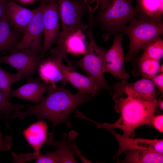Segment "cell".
I'll use <instances>...</instances> for the list:
<instances>
[{"instance_id":"obj_32","label":"cell","mask_w":163,"mask_h":163,"mask_svg":"<svg viewBox=\"0 0 163 163\" xmlns=\"http://www.w3.org/2000/svg\"><path fill=\"white\" fill-rule=\"evenodd\" d=\"M10 0H0V21L5 14V10Z\"/></svg>"},{"instance_id":"obj_18","label":"cell","mask_w":163,"mask_h":163,"mask_svg":"<svg viewBox=\"0 0 163 163\" xmlns=\"http://www.w3.org/2000/svg\"><path fill=\"white\" fill-rule=\"evenodd\" d=\"M125 163H158L163 162V154L147 150L133 149L125 152Z\"/></svg>"},{"instance_id":"obj_24","label":"cell","mask_w":163,"mask_h":163,"mask_svg":"<svg viewBox=\"0 0 163 163\" xmlns=\"http://www.w3.org/2000/svg\"><path fill=\"white\" fill-rule=\"evenodd\" d=\"M160 61L141 56L139 61L141 72L143 78L149 79L159 73Z\"/></svg>"},{"instance_id":"obj_10","label":"cell","mask_w":163,"mask_h":163,"mask_svg":"<svg viewBox=\"0 0 163 163\" xmlns=\"http://www.w3.org/2000/svg\"><path fill=\"white\" fill-rule=\"evenodd\" d=\"M122 38V34H116L112 45L106 52L104 72L110 73L114 77L126 80L129 76L125 71Z\"/></svg>"},{"instance_id":"obj_23","label":"cell","mask_w":163,"mask_h":163,"mask_svg":"<svg viewBox=\"0 0 163 163\" xmlns=\"http://www.w3.org/2000/svg\"><path fill=\"white\" fill-rule=\"evenodd\" d=\"M141 56L160 61L163 56V40L158 36L148 43L142 48Z\"/></svg>"},{"instance_id":"obj_29","label":"cell","mask_w":163,"mask_h":163,"mask_svg":"<svg viewBox=\"0 0 163 163\" xmlns=\"http://www.w3.org/2000/svg\"><path fill=\"white\" fill-rule=\"evenodd\" d=\"M2 135L0 131V150L6 151L9 149L11 144V138L9 136H6L4 139H2Z\"/></svg>"},{"instance_id":"obj_30","label":"cell","mask_w":163,"mask_h":163,"mask_svg":"<svg viewBox=\"0 0 163 163\" xmlns=\"http://www.w3.org/2000/svg\"><path fill=\"white\" fill-rule=\"evenodd\" d=\"M151 79L157 86L161 93L163 92V73H161L158 75H156L151 77Z\"/></svg>"},{"instance_id":"obj_13","label":"cell","mask_w":163,"mask_h":163,"mask_svg":"<svg viewBox=\"0 0 163 163\" xmlns=\"http://www.w3.org/2000/svg\"><path fill=\"white\" fill-rule=\"evenodd\" d=\"M63 59L55 56L42 59L37 71L39 78L45 83L56 86V82H66V78L61 69V63Z\"/></svg>"},{"instance_id":"obj_37","label":"cell","mask_w":163,"mask_h":163,"mask_svg":"<svg viewBox=\"0 0 163 163\" xmlns=\"http://www.w3.org/2000/svg\"><path fill=\"white\" fill-rule=\"evenodd\" d=\"M3 117L2 116V115H1V114H0V121L1 120V119Z\"/></svg>"},{"instance_id":"obj_2","label":"cell","mask_w":163,"mask_h":163,"mask_svg":"<svg viewBox=\"0 0 163 163\" xmlns=\"http://www.w3.org/2000/svg\"><path fill=\"white\" fill-rule=\"evenodd\" d=\"M47 91L46 96L39 103L35 105L26 104L27 109L26 110L15 111L11 118L19 117L23 120L27 116L33 115L36 116L39 120L42 118L51 121L53 129L58 124L62 123L71 127L67 120L69 115L78 106L89 101L92 96L78 91L73 94L63 86L52 85Z\"/></svg>"},{"instance_id":"obj_27","label":"cell","mask_w":163,"mask_h":163,"mask_svg":"<svg viewBox=\"0 0 163 163\" xmlns=\"http://www.w3.org/2000/svg\"><path fill=\"white\" fill-rule=\"evenodd\" d=\"M35 163H58L59 159L55 152H49L44 155L40 154L36 158Z\"/></svg>"},{"instance_id":"obj_35","label":"cell","mask_w":163,"mask_h":163,"mask_svg":"<svg viewBox=\"0 0 163 163\" xmlns=\"http://www.w3.org/2000/svg\"><path fill=\"white\" fill-rule=\"evenodd\" d=\"M160 72H163V64L160 66L159 73Z\"/></svg>"},{"instance_id":"obj_14","label":"cell","mask_w":163,"mask_h":163,"mask_svg":"<svg viewBox=\"0 0 163 163\" xmlns=\"http://www.w3.org/2000/svg\"><path fill=\"white\" fill-rule=\"evenodd\" d=\"M36 11V9H28L10 0L5 14L12 27L18 33H23L34 16Z\"/></svg>"},{"instance_id":"obj_25","label":"cell","mask_w":163,"mask_h":163,"mask_svg":"<svg viewBox=\"0 0 163 163\" xmlns=\"http://www.w3.org/2000/svg\"><path fill=\"white\" fill-rule=\"evenodd\" d=\"M27 107L26 105L19 104H13L0 91V114L7 120L11 118L10 113L13 111L21 110Z\"/></svg>"},{"instance_id":"obj_15","label":"cell","mask_w":163,"mask_h":163,"mask_svg":"<svg viewBox=\"0 0 163 163\" xmlns=\"http://www.w3.org/2000/svg\"><path fill=\"white\" fill-rule=\"evenodd\" d=\"M61 67L66 82L70 83L81 93L93 96L96 95L102 89L91 78L85 76L75 72L74 68L66 66L62 62L61 63Z\"/></svg>"},{"instance_id":"obj_11","label":"cell","mask_w":163,"mask_h":163,"mask_svg":"<svg viewBox=\"0 0 163 163\" xmlns=\"http://www.w3.org/2000/svg\"><path fill=\"white\" fill-rule=\"evenodd\" d=\"M106 129L114 135L118 142L119 148L116 154L117 157L123 152L133 149H144L163 154L162 139L131 138L116 133L113 129Z\"/></svg>"},{"instance_id":"obj_34","label":"cell","mask_w":163,"mask_h":163,"mask_svg":"<svg viewBox=\"0 0 163 163\" xmlns=\"http://www.w3.org/2000/svg\"><path fill=\"white\" fill-rule=\"evenodd\" d=\"M82 1L85 3L86 4L89 9L91 8V7L89 5L88 3V0H82Z\"/></svg>"},{"instance_id":"obj_12","label":"cell","mask_w":163,"mask_h":163,"mask_svg":"<svg viewBox=\"0 0 163 163\" xmlns=\"http://www.w3.org/2000/svg\"><path fill=\"white\" fill-rule=\"evenodd\" d=\"M27 79L26 83L11 91L10 96L26 100L37 104L44 98V94L52 85L41 82L39 78H34L32 77Z\"/></svg>"},{"instance_id":"obj_22","label":"cell","mask_w":163,"mask_h":163,"mask_svg":"<svg viewBox=\"0 0 163 163\" xmlns=\"http://www.w3.org/2000/svg\"><path fill=\"white\" fill-rule=\"evenodd\" d=\"M24 79L19 72L11 73L3 69L0 66V91L9 99L11 89L13 84L17 81Z\"/></svg>"},{"instance_id":"obj_3","label":"cell","mask_w":163,"mask_h":163,"mask_svg":"<svg viewBox=\"0 0 163 163\" xmlns=\"http://www.w3.org/2000/svg\"><path fill=\"white\" fill-rule=\"evenodd\" d=\"M84 3L78 0H58L61 29L56 46L50 52L52 55L65 59L68 64L71 63L66 54L68 39L76 33L85 31L88 28V25L82 21L87 6Z\"/></svg>"},{"instance_id":"obj_16","label":"cell","mask_w":163,"mask_h":163,"mask_svg":"<svg viewBox=\"0 0 163 163\" xmlns=\"http://www.w3.org/2000/svg\"><path fill=\"white\" fill-rule=\"evenodd\" d=\"M47 122L43 120L30 125L22 132L26 140L34 150V159L40 154L41 149L48 136Z\"/></svg>"},{"instance_id":"obj_7","label":"cell","mask_w":163,"mask_h":163,"mask_svg":"<svg viewBox=\"0 0 163 163\" xmlns=\"http://www.w3.org/2000/svg\"><path fill=\"white\" fill-rule=\"evenodd\" d=\"M42 2L43 42L40 56L41 59L46 51L57 40L60 32L58 0H43Z\"/></svg>"},{"instance_id":"obj_4","label":"cell","mask_w":163,"mask_h":163,"mask_svg":"<svg viewBox=\"0 0 163 163\" xmlns=\"http://www.w3.org/2000/svg\"><path fill=\"white\" fill-rule=\"evenodd\" d=\"M88 36V44L82 58L74 63L83 70L101 87L107 88L104 76V55L106 51L95 43L93 34L94 15H89Z\"/></svg>"},{"instance_id":"obj_33","label":"cell","mask_w":163,"mask_h":163,"mask_svg":"<svg viewBox=\"0 0 163 163\" xmlns=\"http://www.w3.org/2000/svg\"><path fill=\"white\" fill-rule=\"evenodd\" d=\"M159 105L160 106V107L161 110H163V100H162L160 101L159 103Z\"/></svg>"},{"instance_id":"obj_6","label":"cell","mask_w":163,"mask_h":163,"mask_svg":"<svg viewBox=\"0 0 163 163\" xmlns=\"http://www.w3.org/2000/svg\"><path fill=\"white\" fill-rule=\"evenodd\" d=\"M129 23L123 33L127 35L130 41L129 49L124 58L126 62L129 61L149 42L163 34V22L136 17Z\"/></svg>"},{"instance_id":"obj_36","label":"cell","mask_w":163,"mask_h":163,"mask_svg":"<svg viewBox=\"0 0 163 163\" xmlns=\"http://www.w3.org/2000/svg\"><path fill=\"white\" fill-rule=\"evenodd\" d=\"M22 2H27L28 1H30L31 0H20Z\"/></svg>"},{"instance_id":"obj_31","label":"cell","mask_w":163,"mask_h":163,"mask_svg":"<svg viewBox=\"0 0 163 163\" xmlns=\"http://www.w3.org/2000/svg\"><path fill=\"white\" fill-rule=\"evenodd\" d=\"M96 2V5L94 8L96 10L100 7L99 12L103 11L109 5L112 0H94Z\"/></svg>"},{"instance_id":"obj_17","label":"cell","mask_w":163,"mask_h":163,"mask_svg":"<svg viewBox=\"0 0 163 163\" xmlns=\"http://www.w3.org/2000/svg\"><path fill=\"white\" fill-rule=\"evenodd\" d=\"M136 17L163 22V0H135Z\"/></svg>"},{"instance_id":"obj_21","label":"cell","mask_w":163,"mask_h":163,"mask_svg":"<svg viewBox=\"0 0 163 163\" xmlns=\"http://www.w3.org/2000/svg\"><path fill=\"white\" fill-rule=\"evenodd\" d=\"M53 133H48L49 138L47 139L46 144L52 145L56 149L55 152L59 163H77L75 160L73 152L65 142L55 141L53 139Z\"/></svg>"},{"instance_id":"obj_19","label":"cell","mask_w":163,"mask_h":163,"mask_svg":"<svg viewBox=\"0 0 163 163\" xmlns=\"http://www.w3.org/2000/svg\"><path fill=\"white\" fill-rule=\"evenodd\" d=\"M18 40V33L12 27L5 14L0 21V52L14 48Z\"/></svg>"},{"instance_id":"obj_26","label":"cell","mask_w":163,"mask_h":163,"mask_svg":"<svg viewBox=\"0 0 163 163\" xmlns=\"http://www.w3.org/2000/svg\"><path fill=\"white\" fill-rule=\"evenodd\" d=\"M76 33L71 36L68 40L67 45V53L81 54L84 53L85 51L83 39L79 38L78 35H76Z\"/></svg>"},{"instance_id":"obj_1","label":"cell","mask_w":163,"mask_h":163,"mask_svg":"<svg viewBox=\"0 0 163 163\" xmlns=\"http://www.w3.org/2000/svg\"><path fill=\"white\" fill-rule=\"evenodd\" d=\"M114 89V108L120 116L113 123H97V127L121 129L123 135L130 137L139 126L146 125L150 127L158 106L157 99L151 102L143 100L126 80L115 85Z\"/></svg>"},{"instance_id":"obj_28","label":"cell","mask_w":163,"mask_h":163,"mask_svg":"<svg viewBox=\"0 0 163 163\" xmlns=\"http://www.w3.org/2000/svg\"><path fill=\"white\" fill-rule=\"evenodd\" d=\"M152 126L160 133L163 132V114L154 116L152 119Z\"/></svg>"},{"instance_id":"obj_20","label":"cell","mask_w":163,"mask_h":163,"mask_svg":"<svg viewBox=\"0 0 163 163\" xmlns=\"http://www.w3.org/2000/svg\"><path fill=\"white\" fill-rule=\"evenodd\" d=\"M130 84L134 91L143 100L151 102L156 99L155 85L151 79L143 78Z\"/></svg>"},{"instance_id":"obj_8","label":"cell","mask_w":163,"mask_h":163,"mask_svg":"<svg viewBox=\"0 0 163 163\" xmlns=\"http://www.w3.org/2000/svg\"><path fill=\"white\" fill-rule=\"evenodd\" d=\"M43 5L36 8L35 14L23 33V35L14 48L13 52L29 49L38 53L41 52L42 39L43 33Z\"/></svg>"},{"instance_id":"obj_9","label":"cell","mask_w":163,"mask_h":163,"mask_svg":"<svg viewBox=\"0 0 163 163\" xmlns=\"http://www.w3.org/2000/svg\"><path fill=\"white\" fill-rule=\"evenodd\" d=\"M42 59L38 53L29 49L13 52L8 55L0 56V63H5L15 68L24 78L32 77L37 71Z\"/></svg>"},{"instance_id":"obj_5","label":"cell","mask_w":163,"mask_h":163,"mask_svg":"<svg viewBox=\"0 0 163 163\" xmlns=\"http://www.w3.org/2000/svg\"><path fill=\"white\" fill-rule=\"evenodd\" d=\"M134 0H112L99 12L97 21L108 35L123 34L127 23L136 17L135 8L132 5Z\"/></svg>"}]
</instances>
